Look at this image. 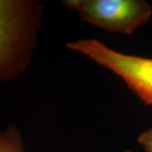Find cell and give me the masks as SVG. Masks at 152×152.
Wrapping results in <instances>:
<instances>
[{
  "label": "cell",
  "instance_id": "5b68a950",
  "mask_svg": "<svg viewBox=\"0 0 152 152\" xmlns=\"http://www.w3.org/2000/svg\"><path fill=\"white\" fill-rule=\"evenodd\" d=\"M138 142L145 152H152V129L142 132L138 137Z\"/></svg>",
  "mask_w": 152,
  "mask_h": 152
},
{
  "label": "cell",
  "instance_id": "3957f363",
  "mask_svg": "<svg viewBox=\"0 0 152 152\" xmlns=\"http://www.w3.org/2000/svg\"><path fill=\"white\" fill-rule=\"evenodd\" d=\"M84 21L107 31L132 34L152 15V6L144 0H64Z\"/></svg>",
  "mask_w": 152,
  "mask_h": 152
},
{
  "label": "cell",
  "instance_id": "6da1fadb",
  "mask_svg": "<svg viewBox=\"0 0 152 152\" xmlns=\"http://www.w3.org/2000/svg\"><path fill=\"white\" fill-rule=\"evenodd\" d=\"M35 0H0V80L16 78L30 65L42 25Z\"/></svg>",
  "mask_w": 152,
  "mask_h": 152
},
{
  "label": "cell",
  "instance_id": "277c9868",
  "mask_svg": "<svg viewBox=\"0 0 152 152\" xmlns=\"http://www.w3.org/2000/svg\"><path fill=\"white\" fill-rule=\"evenodd\" d=\"M0 152H25L21 133L15 125L0 131Z\"/></svg>",
  "mask_w": 152,
  "mask_h": 152
},
{
  "label": "cell",
  "instance_id": "7a4b0ae2",
  "mask_svg": "<svg viewBox=\"0 0 152 152\" xmlns=\"http://www.w3.org/2000/svg\"><path fill=\"white\" fill-rule=\"evenodd\" d=\"M66 47L112 71L144 103L152 105V58L125 54L96 39H80Z\"/></svg>",
  "mask_w": 152,
  "mask_h": 152
}]
</instances>
